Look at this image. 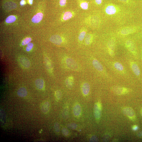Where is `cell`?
Instances as JSON below:
<instances>
[{
  "instance_id": "cell-1",
  "label": "cell",
  "mask_w": 142,
  "mask_h": 142,
  "mask_svg": "<svg viewBox=\"0 0 142 142\" xmlns=\"http://www.w3.org/2000/svg\"><path fill=\"white\" fill-rule=\"evenodd\" d=\"M120 11L119 6L112 3L107 4L105 9V13L109 16L115 15L119 13Z\"/></svg>"
},
{
  "instance_id": "cell-2",
  "label": "cell",
  "mask_w": 142,
  "mask_h": 142,
  "mask_svg": "<svg viewBox=\"0 0 142 142\" xmlns=\"http://www.w3.org/2000/svg\"><path fill=\"white\" fill-rule=\"evenodd\" d=\"M139 27H127L124 28L120 31V34L122 35H127L131 34L137 31Z\"/></svg>"
},
{
  "instance_id": "cell-3",
  "label": "cell",
  "mask_w": 142,
  "mask_h": 142,
  "mask_svg": "<svg viewBox=\"0 0 142 142\" xmlns=\"http://www.w3.org/2000/svg\"><path fill=\"white\" fill-rule=\"evenodd\" d=\"M65 62L67 66L71 69L74 71L78 70V65L73 59L70 58H67L66 59Z\"/></svg>"
},
{
  "instance_id": "cell-4",
  "label": "cell",
  "mask_w": 142,
  "mask_h": 142,
  "mask_svg": "<svg viewBox=\"0 0 142 142\" xmlns=\"http://www.w3.org/2000/svg\"><path fill=\"white\" fill-rule=\"evenodd\" d=\"M126 47L128 50L134 55L137 54V50L135 43L131 40L127 41L125 43Z\"/></svg>"
},
{
  "instance_id": "cell-5",
  "label": "cell",
  "mask_w": 142,
  "mask_h": 142,
  "mask_svg": "<svg viewBox=\"0 0 142 142\" xmlns=\"http://www.w3.org/2000/svg\"><path fill=\"white\" fill-rule=\"evenodd\" d=\"M123 112L124 114L127 116L129 118L132 120H135L136 116L134 111L131 108L127 107L123 109Z\"/></svg>"
},
{
  "instance_id": "cell-6",
  "label": "cell",
  "mask_w": 142,
  "mask_h": 142,
  "mask_svg": "<svg viewBox=\"0 0 142 142\" xmlns=\"http://www.w3.org/2000/svg\"><path fill=\"white\" fill-rule=\"evenodd\" d=\"M112 90L116 94L119 95L127 94L129 91L128 88L119 86L114 87L112 88Z\"/></svg>"
},
{
  "instance_id": "cell-7",
  "label": "cell",
  "mask_w": 142,
  "mask_h": 142,
  "mask_svg": "<svg viewBox=\"0 0 142 142\" xmlns=\"http://www.w3.org/2000/svg\"><path fill=\"white\" fill-rule=\"evenodd\" d=\"M94 113L96 119L99 120L101 115V106L100 103H97L95 104L94 108Z\"/></svg>"
},
{
  "instance_id": "cell-8",
  "label": "cell",
  "mask_w": 142,
  "mask_h": 142,
  "mask_svg": "<svg viewBox=\"0 0 142 142\" xmlns=\"http://www.w3.org/2000/svg\"><path fill=\"white\" fill-rule=\"evenodd\" d=\"M115 45V39L113 38L109 41L108 44V47L109 54L111 56H113L114 55Z\"/></svg>"
},
{
  "instance_id": "cell-9",
  "label": "cell",
  "mask_w": 142,
  "mask_h": 142,
  "mask_svg": "<svg viewBox=\"0 0 142 142\" xmlns=\"http://www.w3.org/2000/svg\"><path fill=\"white\" fill-rule=\"evenodd\" d=\"M19 61L20 64L25 68H29L30 65L29 60L25 57H21L19 59Z\"/></svg>"
},
{
  "instance_id": "cell-10",
  "label": "cell",
  "mask_w": 142,
  "mask_h": 142,
  "mask_svg": "<svg viewBox=\"0 0 142 142\" xmlns=\"http://www.w3.org/2000/svg\"><path fill=\"white\" fill-rule=\"evenodd\" d=\"M51 42L57 45H60L63 42L62 38L59 36L55 35L52 36L50 39Z\"/></svg>"
},
{
  "instance_id": "cell-11",
  "label": "cell",
  "mask_w": 142,
  "mask_h": 142,
  "mask_svg": "<svg viewBox=\"0 0 142 142\" xmlns=\"http://www.w3.org/2000/svg\"><path fill=\"white\" fill-rule=\"evenodd\" d=\"M50 105L48 101H45L43 102L41 105V111L44 114H47L50 111Z\"/></svg>"
},
{
  "instance_id": "cell-12",
  "label": "cell",
  "mask_w": 142,
  "mask_h": 142,
  "mask_svg": "<svg viewBox=\"0 0 142 142\" xmlns=\"http://www.w3.org/2000/svg\"><path fill=\"white\" fill-rule=\"evenodd\" d=\"M130 65L134 73L137 76H140V68L137 64L135 62H130Z\"/></svg>"
},
{
  "instance_id": "cell-13",
  "label": "cell",
  "mask_w": 142,
  "mask_h": 142,
  "mask_svg": "<svg viewBox=\"0 0 142 142\" xmlns=\"http://www.w3.org/2000/svg\"><path fill=\"white\" fill-rule=\"evenodd\" d=\"M92 64L93 66L97 71L100 72L103 71V67L98 61L96 59L93 60L92 61Z\"/></svg>"
},
{
  "instance_id": "cell-14",
  "label": "cell",
  "mask_w": 142,
  "mask_h": 142,
  "mask_svg": "<svg viewBox=\"0 0 142 142\" xmlns=\"http://www.w3.org/2000/svg\"><path fill=\"white\" fill-rule=\"evenodd\" d=\"M81 108L80 105L79 104H76L73 109V112L74 116L77 117H79L81 115Z\"/></svg>"
},
{
  "instance_id": "cell-15",
  "label": "cell",
  "mask_w": 142,
  "mask_h": 142,
  "mask_svg": "<svg viewBox=\"0 0 142 142\" xmlns=\"http://www.w3.org/2000/svg\"><path fill=\"white\" fill-rule=\"evenodd\" d=\"M44 61L47 69L48 71L51 72L53 69V67L51 60L48 58L46 57L44 59Z\"/></svg>"
},
{
  "instance_id": "cell-16",
  "label": "cell",
  "mask_w": 142,
  "mask_h": 142,
  "mask_svg": "<svg viewBox=\"0 0 142 142\" xmlns=\"http://www.w3.org/2000/svg\"><path fill=\"white\" fill-rule=\"evenodd\" d=\"M43 15L42 13H38L34 16L32 19V22L34 23H38L42 20Z\"/></svg>"
},
{
  "instance_id": "cell-17",
  "label": "cell",
  "mask_w": 142,
  "mask_h": 142,
  "mask_svg": "<svg viewBox=\"0 0 142 142\" xmlns=\"http://www.w3.org/2000/svg\"><path fill=\"white\" fill-rule=\"evenodd\" d=\"M90 86L87 82L84 83L82 87V91L84 95L86 96L88 95L90 90Z\"/></svg>"
},
{
  "instance_id": "cell-18",
  "label": "cell",
  "mask_w": 142,
  "mask_h": 142,
  "mask_svg": "<svg viewBox=\"0 0 142 142\" xmlns=\"http://www.w3.org/2000/svg\"><path fill=\"white\" fill-rule=\"evenodd\" d=\"M65 83L68 88L69 89L72 88L74 84L73 77L72 76H69L66 80Z\"/></svg>"
},
{
  "instance_id": "cell-19",
  "label": "cell",
  "mask_w": 142,
  "mask_h": 142,
  "mask_svg": "<svg viewBox=\"0 0 142 142\" xmlns=\"http://www.w3.org/2000/svg\"><path fill=\"white\" fill-rule=\"evenodd\" d=\"M18 95L21 97H26L27 94V92L25 88L24 87H21L20 88L17 92Z\"/></svg>"
},
{
  "instance_id": "cell-20",
  "label": "cell",
  "mask_w": 142,
  "mask_h": 142,
  "mask_svg": "<svg viewBox=\"0 0 142 142\" xmlns=\"http://www.w3.org/2000/svg\"><path fill=\"white\" fill-rule=\"evenodd\" d=\"M44 82V81L41 79H38L36 80L35 82V86L39 90H41L43 87Z\"/></svg>"
},
{
  "instance_id": "cell-21",
  "label": "cell",
  "mask_w": 142,
  "mask_h": 142,
  "mask_svg": "<svg viewBox=\"0 0 142 142\" xmlns=\"http://www.w3.org/2000/svg\"><path fill=\"white\" fill-rule=\"evenodd\" d=\"M73 16L72 12L67 11L65 12L63 15L62 19L64 21H67L71 19Z\"/></svg>"
},
{
  "instance_id": "cell-22",
  "label": "cell",
  "mask_w": 142,
  "mask_h": 142,
  "mask_svg": "<svg viewBox=\"0 0 142 142\" xmlns=\"http://www.w3.org/2000/svg\"><path fill=\"white\" fill-rule=\"evenodd\" d=\"M114 66L116 69L119 71L122 72L123 71L124 67L122 65L118 62H116L114 64Z\"/></svg>"
},
{
  "instance_id": "cell-23",
  "label": "cell",
  "mask_w": 142,
  "mask_h": 142,
  "mask_svg": "<svg viewBox=\"0 0 142 142\" xmlns=\"http://www.w3.org/2000/svg\"><path fill=\"white\" fill-rule=\"evenodd\" d=\"M93 39L92 36L91 34L87 35L85 38V42L87 45H89L92 42Z\"/></svg>"
},
{
  "instance_id": "cell-24",
  "label": "cell",
  "mask_w": 142,
  "mask_h": 142,
  "mask_svg": "<svg viewBox=\"0 0 142 142\" xmlns=\"http://www.w3.org/2000/svg\"><path fill=\"white\" fill-rule=\"evenodd\" d=\"M16 20L15 16L11 15L8 17L6 20V22L7 23H11L14 22Z\"/></svg>"
},
{
  "instance_id": "cell-25",
  "label": "cell",
  "mask_w": 142,
  "mask_h": 142,
  "mask_svg": "<svg viewBox=\"0 0 142 142\" xmlns=\"http://www.w3.org/2000/svg\"><path fill=\"white\" fill-rule=\"evenodd\" d=\"M80 6L82 9L86 10L88 8V4L86 2L82 1L80 3Z\"/></svg>"
},
{
  "instance_id": "cell-26",
  "label": "cell",
  "mask_w": 142,
  "mask_h": 142,
  "mask_svg": "<svg viewBox=\"0 0 142 142\" xmlns=\"http://www.w3.org/2000/svg\"><path fill=\"white\" fill-rule=\"evenodd\" d=\"M86 34L85 31H82L80 34L79 37V39L80 41H82L84 40Z\"/></svg>"
},
{
  "instance_id": "cell-27",
  "label": "cell",
  "mask_w": 142,
  "mask_h": 142,
  "mask_svg": "<svg viewBox=\"0 0 142 142\" xmlns=\"http://www.w3.org/2000/svg\"><path fill=\"white\" fill-rule=\"evenodd\" d=\"M31 38H27L24 39L22 43V45L23 46L29 43L31 41Z\"/></svg>"
},
{
  "instance_id": "cell-28",
  "label": "cell",
  "mask_w": 142,
  "mask_h": 142,
  "mask_svg": "<svg viewBox=\"0 0 142 142\" xmlns=\"http://www.w3.org/2000/svg\"><path fill=\"white\" fill-rule=\"evenodd\" d=\"M55 95L56 99L58 100H60L61 98L62 93L60 90L56 91L55 93Z\"/></svg>"
},
{
  "instance_id": "cell-29",
  "label": "cell",
  "mask_w": 142,
  "mask_h": 142,
  "mask_svg": "<svg viewBox=\"0 0 142 142\" xmlns=\"http://www.w3.org/2000/svg\"><path fill=\"white\" fill-rule=\"evenodd\" d=\"M62 132L63 135L65 136H67L69 134V132L68 130L65 128H62Z\"/></svg>"
},
{
  "instance_id": "cell-30",
  "label": "cell",
  "mask_w": 142,
  "mask_h": 142,
  "mask_svg": "<svg viewBox=\"0 0 142 142\" xmlns=\"http://www.w3.org/2000/svg\"><path fill=\"white\" fill-rule=\"evenodd\" d=\"M55 131L57 133H59L60 131V128L59 124L57 122L55 123L54 125Z\"/></svg>"
},
{
  "instance_id": "cell-31",
  "label": "cell",
  "mask_w": 142,
  "mask_h": 142,
  "mask_svg": "<svg viewBox=\"0 0 142 142\" xmlns=\"http://www.w3.org/2000/svg\"><path fill=\"white\" fill-rule=\"evenodd\" d=\"M78 125L75 123H71L68 124L67 125V127L70 129H74L77 128Z\"/></svg>"
},
{
  "instance_id": "cell-32",
  "label": "cell",
  "mask_w": 142,
  "mask_h": 142,
  "mask_svg": "<svg viewBox=\"0 0 142 142\" xmlns=\"http://www.w3.org/2000/svg\"><path fill=\"white\" fill-rule=\"evenodd\" d=\"M34 44L32 43H30L27 44V46L26 48V50L28 52L30 51L32 48H33Z\"/></svg>"
},
{
  "instance_id": "cell-33",
  "label": "cell",
  "mask_w": 142,
  "mask_h": 142,
  "mask_svg": "<svg viewBox=\"0 0 142 142\" xmlns=\"http://www.w3.org/2000/svg\"><path fill=\"white\" fill-rule=\"evenodd\" d=\"M67 0H60V4L61 6H64L66 4Z\"/></svg>"
},
{
  "instance_id": "cell-34",
  "label": "cell",
  "mask_w": 142,
  "mask_h": 142,
  "mask_svg": "<svg viewBox=\"0 0 142 142\" xmlns=\"http://www.w3.org/2000/svg\"><path fill=\"white\" fill-rule=\"evenodd\" d=\"M118 0L121 2L126 4H129L131 1V0Z\"/></svg>"
},
{
  "instance_id": "cell-35",
  "label": "cell",
  "mask_w": 142,
  "mask_h": 142,
  "mask_svg": "<svg viewBox=\"0 0 142 142\" xmlns=\"http://www.w3.org/2000/svg\"><path fill=\"white\" fill-rule=\"evenodd\" d=\"M90 141V142H97L98 141V139H97V137L96 136H94L91 138Z\"/></svg>"
},
{
  "instance_id": "cell-36",
  "label": "cell",
  "mask_w": 142,
  "mask_h": 142,
  "mask_svg": "<svg viewBox=\"0 0 142 142\" xmlns=\"http://www.w3.org/2000/svg\"><path fill=\"white\" fill-rule=\"evenodd\" d=\"M96 3L97 5H100L102 3V0H95Z\"/></svg>"
},
{
  "instance_id": "cell-37",
  "label": "cell",
  "mask_w": 142,
  "mask_h": 142,
  "mask_svg": "<svg viewBox=\"0 0 142 142\" xmlns=\"http://www.w3.org/2000/svg\"><path fill=\"white\" fill-rule=\"evenodd\" d=\"M138 127L136 125H134L132 128L133 130V131H136L138 129Z\"/></svg>"
},
{
  "instance_id": "cell-38",
  "label": "cell",
  "mask_w": 142,
  "mask_h": 142,
  "mask_svg": "<svg viewBox=\"0 0 142 142\" xmlns=\"http://www.w3.org/2000/svg\"><path fill=\"white\" fill-rule=\"evenodd\" d=\"M25 1L24 0H22L20 2V5L22 6L23 5H25Z\"/></svg>"
},
{
  "instance_id": "cell-39",
  "label": "cell",
  "mask_w": 142,
  "mask_h": 142,
  "mask_svg": "<svg viewBox=\"0 0 142 142\" xmlns=\"http://www.w3.org/2000/svg\"><path fill=\"white\" fill-rule=\"evenodd\" d=\"M139 136V137H142V132L139 133V134L138 135Z\"/></svg>"
},
{
  "instance_id": "cell-40",
  "label": "cell",
  "mask_w": 142,
  "mask_h": 142,
  "mask_svg": "<svg viewBox=\"0 0 142 142\" xmlns=\"http://www.w3.org/2000/svg\"><path fill=\"white\" fill-rule=\"evenodd\" d=\"M29 2L30 4H32V2H33V0H29Z\"/></svg>"
},
{
  "instance_id": "cell-41",
  "label": "cell",
  "mask_w": 142,
  "mask_h": 142,
  "mask_svg": "<svg viewBox=\"0 0 142 142\" xmlns=\"http://www.w3.org/2000/svg\"><path fill=\"white\" fill-rule=\"evenodd\" d=\"M141 115L142 116V109H141Z\"/></svg>"
}]
</instances>
